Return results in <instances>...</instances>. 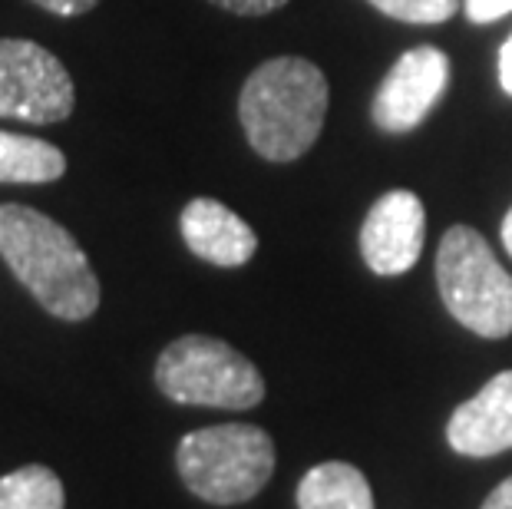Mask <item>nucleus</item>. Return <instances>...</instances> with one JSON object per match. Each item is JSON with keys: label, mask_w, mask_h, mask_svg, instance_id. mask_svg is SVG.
I'll use <instances>...</instances> for the list:
<instances>
[{"label": "nucleus", "mask_w": 512, "mask_h": 509, "mask_svg": "<svg viewBox=\"0 0 512 509\" xmlns=\"http://www.w3.org/2000/svg\"><path fill=\"white\" fill-rule=\"evenodd\" d=\"M0 258L53 318L86 321L100 308V281L76 238L30 205H0Z\"/></svg>", "instance_id": "nucleus-1"}, {"label": "nucleus", "mask_w": 512, "mask_h": 509, "mask_svg": "<svg viewBox=\"0 0 512 509\" xmlns=\"http://www.w3.org/2000/svg\"><path fill=\"white\" fill-rule=\"evenodd\" d=\"M328 100V77L311 60L275 57L245 80L238 116L261 159L294 162L318 143Z\"/></svg>", "instance_id": "nucleus-2"}, {"label": "nucleus", "mask_w": 512, "mask_h": 509, "mask_svg": "<svg viewBox=\"0 0 512 509\" xmlns=\"http://www.w3.org/2000/svg\"><path fill=\"white\" fill-rule=\"evenodd\" d=\"M182 483L212 506L245 503L275 473V443L255 424H219L185 433L176 450Z\"/></svg>", "instance_id": "nucleus-3"}, {"label": "nucleus", "mask_w": 512, "mask_h": 509, "mask_svg": "<svg viewBox=\"0 0 512 509\" xmlns=\"http://www.w3.org/2000/svg\"><path fill=\"white\" fill-rule=\"evenodd\" d=\"M437 285L446 311L479 338L512 334V275L470 225H453L437 252Z\"/></svg>", "instance_id": "nucleus-4"}, {"label": "nucleus", "mask_w": 512, "mask_h": 509, "mask_svg": "<svg viewBox=\"0 0 512 509\" xmlns=\"http://www.w3.org/2000/svg\"><path fill=\"white\" fill-rule=\"evenodd\" d=\"M156 384L169 400L192 407L248 410L265 397L258 367L232 344L205 334H185L159 354Z\"/></svg>", "instance_id": "nucleus-5"}, {"label": "nucleus", "mask_w": 512, "mask_h": 509, "mask_svg": "<svg viewBox=\"0 0 512 509\" xmlns=\"http://www.w3.org/2000/svg\"><path fill=\"white\" fill-rule=\"evenodd\" d=\"M76 106L67 67L34 40L0 37V116L20 123H63Z\"/></svg>", "instance_id": "nucleus-6"}, {"label": "nucleus", "mask_w": 512, "mask_h": 509, "mask_svg": "<svg viewBox=\"0 0 512 509\" xmlns=\"http://www.w3.org/2000/svg\"><path fill=\"white\" fill-rule=\"evenodd\" d=\"M446 83H450V57L440 47H413L380 83L370 116L387 133H410L440 103Z\"/></svg>", "instance_id": "nucleus-7"}, {"label": "nucleus", "mask_w": 512, "mask_h": 509, "mask_svg": "<svg viewBox=\"0 0 512 509\" xmlns=\"http://www.w3.org/2000/svg\"><path fill=\"white\" fill-rule=\"evenodd\" d=\"M427 209L407 189H394L370 205L361 225V255L374 275H403L420 262Z\"/></svg>", "instance_id": "nucleus-8"}, {"label": "nucleus", "mask_w": 512, "mask_h": 509, "mask_svg": "<svg viewBox=\"0 0 512 509\" xmlns=\"http://www.w3.org/2000/svg\"><path fill=\"white\" fill-rule=\"evenodd\" d=\"M446 440L463 457H496L512 450V371L496 374L483 391L453 410Z\"/></svg>", "instance_id": "nucleus-9"}, {"label": "nucleus", "mask_w": 512, "mask_h": 509, "mask_svg": "<svg viewBox=\"0 0 512 509\" xmlns=\"http://www.w3.org/2000/svg\"><path fill=\"white\" fill-rule=\"evenodd\" d=\"M179 229L192 255L219 268L245 265L258 248L252 225L238 219L219 199H192L179 215Z\"/></svg>", "instance_id": "nucleus-10"}, {"label": "nucleus", "mask_w": 512, "mask_h": 509, "mask_svg": "<svg viewBox=\"0 0 512 509\" xmlns=\"http://www.w3.org/2000/svg\"><path fill=\"white\" fill-rule=\"evenodd\" d=\"M301 509H374V493H370L367 476L344 460L318 463L304 473L298 486Z\"/></svg>", "instance_id": "nucleus-11"}, {"label": "nucleus", "mask_w": 512, "mask_h": 509, "mask_svg": "<svg viewBox=\"0 0 512 509\" xmlns=\"http://www.w3.org/2000/svg\"><path fill=\"white\" fill-rule=\"evenodd\" d=\"M67 172V156L47 139L0 129V182L7 186H47Z\"/></svg>", "instance_id": "nucleus-12"}, {"label": "nucleus", "mask_w": 512, "mask_h": 509, "mask_svg": "<svg viewBox=\"0 0 512 509\" xmlns=\"http://www.w3.org/2000/svg\"><path fill=\"white\" fill-rule=\"evenodd\" d=\"M67 493H63L60 476L50 467L30 463L14 473L0 476V509H63Z\"/></svg>", "instance_id": "nucleus-13"}, {"label": "nucleus", "mask_w": 512, "mask_h": 509, "mask_svg": "<svg viewBox=\"0 0 512 509\" xmlns=\"http://www.w3.org/2000/svg\"><path fill=\"white\" fill-rule=\"evenodd\" d=\"M367 4L403 24H443L460 10V0H367Z\"/></svg>", "instance_id": "nucleus-14"}, {"label": "nucleus", "mask_w": 512, "mask_h": 509, "mask_svg": "<svg viewBox=\"0 0 512 509\" xmlns=\"http://www.w3.org/2000/svg\"><path fill=\"white\" fill-rule=\"evenodd\" d=\"M463 10L473 24H493V20L512 14V0H463Z\"/></svg>", "instance_id": "nucleus-15"}, {"label": "nucleus", "mask_w": 512, "mask_h": 509, "mask_svg": "<svg viewBox=\"0 0 512 509\" xmlns=\"http://www.w3.org/2000/svg\"><path fill=\"white\" fill-rule=\"evenodd\" d=\"M219 4L222 10H232V14H242V17H261V14H271V10H281L288 0H212Z\"/></svg>", "instance_id": "nucleus-16"}, {"label": "nucleus", "mask_w": 512, "mask_h": 509, "mask_svg": "<svg viewBox=\"0 0 512 509\" xmlns=\"http://www.w3.org/2000/svg\"><path fill=\"white\" fill-rule=\"evenodd\" d=\"M34 4L50 10V14H57V17H80L86 10H93L100 0H34Z\"/></svg>", "instance_id": "nucleus-17"}, {"label": "nucleus", "mask_w": 512, "mask_h": 509, "mask_svg": "<svg viewBox=\"0 0 512 509\" xmlns=\"http://www.w3.org/2000/svg\"><path fill=\"white\" fill-rule=\"evenodd\" d=\"M479 509H512V476L499 483L496 490L486 496V503L479 506Z\"/></svg>", "instance_id": "nucleus-18"}, {"label": "nucleus", "mask_w": 512, "mask_h": 509, "mask_svg": "<svg viewBox=\"0 0 512 509\" xmlns=\"http://www.w3.org/2000/svg\"><path fill=\"white\" fill-rule=\"evenodd\" d=\"M499 83H503V90L512 96V37L503 43V50H499Z\"/></svg>", "instance_id": "nucleus-19"}, {"label": "nucleus", "mask_w": 512, "mask_h": 509, "mask_svg": "<svg viewBox=\"0 0 512 509\" xmlns=\"http://www.w3.org/2000/svg\"><path fill=\"white\" fill-rule=\"evenodd\" d=\"M503 245H506V252L512 255V209L506 212V219H503Z\"/></svg>", "instance_id": "nucleus-20"}]
</instances>
